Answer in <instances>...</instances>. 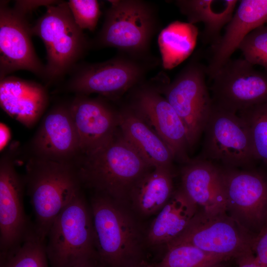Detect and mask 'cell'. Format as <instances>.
I'll use <instances>...</instances> for the list:
<instances>
[{
  "label": "cell",
  "mask_w": 267,
  "mask_h": 267,
  "mask_svg": "<svg viewBox=\"0 0 267 267\" xmlns=\"http://www.w3.org/2000/svg\"><path fill=\"white\" fill-rule=\"evenodd\" d=\"M31 27L46 52L45 86L60 85L91 49L89 39L76 23L67 1L54 2Z\"/></svg>",
  "instance_id": "cell-4"
},
{
  "label": "cell",
  "mask_w": 267,
  "mask_h": 267,
  "mask_svg": "<svg viewBox=\"0 0 267 267\" xmlns=\"http://www.w3.org/2000/svg\"><path fill=\"white\" fill-rule=\"evenodd\" d=\"M238 267H266L263 265L251 250L237 258Z\"/></svg>",
  "instance_id": "cell-32"
},
{
  "label": "cell",
  "mask_w": 267,
  "mask_h": 267,
  "mask_svg": "<svg viewBox=\"0 0 267 267\" xmlns=\"http://www.w3.org/2000/svg\"><path fill=\"white\" fill-rule=\"evenodd\" d=\"M194 55L170 81L164 74L152 79L185 127L189 150L198 142L211 115L213 102L206 78V65Z\"/></svg>",
  "instance_id": "cell-7"
},
{
  "label": "cell",
  "mask_w": 267,
  "mask_h": 267,
  "mask_svg": "<svg viewBox=\"0 0 267 267\" xmlns=\"http://www.w3.org/2000/svg\"><path fill=\"white\" fill-rule=\"evenodd\" d=\"M267 22V0H242L223 34L211 45L206 65L207 77L211 79L229 59L246 37Z\"/></svg>",
  "instance_id": "cell-18"
},
{
  "label": "cell",
  "mask_w": 267,
  "mask_h": 267,
  "mask_svg": "<svg viewBox=\"0 0 267 267\" xmlns=\"http://www.w3.org/2000/svg\"><path fill=\"white\" fill-rule=\"evenodd\" d=\"M83 186L124 205L134 183L153 168L124 137L119 128L106 142L80 155L75 163Z\"/></svg>",
  "instance_id": "cell-1"
},
{
  "label": "cell",
  "mask_w": 267,
  "mask_h": 267,
  "mask_svg": "<svg viewBox=\"0 0 267 267\" xmlns=\"http://www.w3.org/2000/svg\"><path fill=\"white\" fill-rule=\"evenodd\" d=\"M236 0H178L175 3L181 13L192 24L201 22L204 29L203 42L215 43L222 29L232 18L238 2Z\"/></svg>",
  "instance_id": "cell-23"
},
{
  "label": "cell",
  "mask_w": 267,
  "mask_h": 267,
  "mask_svg": "<svg viewBox=\"0 0 267 267\" xmlns=\"http://www.w3.org/2000/svg\"><path fill=\"white\" fill-rule=\"evenodd\" d=\"M70 101L56 103L44 116L28 145L29 157L75 164L81 152Z\"/></svg>",
  "instance_id": "cell-15"
},
{
  "label": "cell",
  "mask_w": 267,
  "mask_h": 267,
  "mask_svg": "<svg viewBox=\"0 0 267 267\" xmlns=\"http://www.w3.org/2000/svg\"><path fill=\"white\" fill-rule=\"evenodd\" d=\"M180 189L202 211L211 215L227 212V201L220 167L198 157L184 164Z\"/></svg>",
  "instance_id": "cell-19"
},
{
  "label": "cell",
  "mask_w": 267,
  "mask_h": 267,
  "mask_svg": "<svg viewBox=\"0 0 267 267\" xmlns=\"http://www.w3.org/2000/svg\"><path fill=\"white\" fill-rule=\"evenodd\" d=\"M90 208L97 259L102 267H129L141 262V235L123 205L94 193Z\"/></svg>",
  "instance_id": "cell-5"
},
{
  "label": "cell",
  "mask_w": 267,
  "mask_h": 267,
  "mask_svg": "<svg viewBox=\"0 0 267 267\" xmlns=\"http://www.w3.org/2000/svg\"><path fill=\"white\" fill-rule=\"evenodd\" d=\"M237 114L249 128L256 160H261L267 166V102L252 106Z\"/></svg>",
  "instance_id": "cell-28"
},
{
  "label": "cell",
  "mask_w": 267,
  "mask_h": 267,
  "mask_svg": "<svg viewBox=\"0 0 267 267\" xmlns=\"http://www.w3.org/2000/svg\"><path fill=\"white\" fill-rule=\"evenodd\" d=\"M45 242L32 225L23 241L13 250L1 255L2 267H49Z\"/></svg>",
  "instance_id": "cell-27"
},
{
  "label": "cell",
  "mask_w": 267,
  "mask_h": 267,
  "mask_svg": "<svg viewBox=\"0 0 267 267\" xmlns=\"http://www.w3.org/2000/svg\"><path fill=\"white\" fill-rule=\"evenodd\" d=\"M106 9L102 26L92 39L91 49L113 47L118 52L146 60L154 36L160 29L157 9L142 0H113Z\"/></svg>",
  "instance_id": "cell-3"
},
{
  "label": "cell",
  "mask_w": 267,
  "mask_h": 267,
  "mask_svg": "<svg viewBox=\"0 0 267 267\" xmlns=\"http://www.w3.org/2000/svg\"></svg>",
  "instance_id": "cell-36"
},
{
  "label": "cell",
  "mask_w": 267,
  "mask_h": 267,
  "mask_svg": "<svg viewBox=\"0 0 267 267\" xmlns=\"http://www.w3.org/2000/svg\"><path fill=\"white\" fill-rule=\"evenodd\" d=\"M198 30L194 24L174 21L163 29L158 43L164 68L171 69L182 62L192 52Z\"/></svg>",
  "instance_id": "cell-25"
},
{
  "label": "cell",
  "mask_w": 267,
  "mask_h": 267,
  "mask_svg": "<svg viewBox=\"0 0 267 267\" xmlns=\"http://www.w3.org/2000/svg\"><path fill=\"white\" fill-rule=\"evenodd\" d=\"M220 168L227 211L249 231L260 229L267 214V179L254 171Z\"/></svg>",
  "instance_id": "cell-16"
},
{
  "label": "cell",
  "mask_w": 267,
  "mask_h": 267,
  "mask_svg": "<svg viewBox=\"0 0 267 267\" xmlns=\"http://www.w3.org/2000/svg\"><path fill=\"white\" fill-rule=\"evenodd\" d=\"M0 80L20 70L35 74L45 83V65L35 51L32 26L27 15L30 11L21 0L10 6L7 0L0 1Z\"/></svg>",
  "instance_id": "cell-11"
},
{
  "label": "cell",
  "mask_w": 267,
  "mask_h": 267,
  "mask_svg": "<svg viewBox=\"0 0 267 267\" xmlns=\"http://www.w3.org/2000/svg\"><path fill=\"white\" fill-rule=\"evenodd\" d=\"M74 19L83 30L93 31L101 15L99 4L96 0H70L67 1Z\"/></svg>",
  "instance_id": "cell-30"
},
{
  "label": "cell",
  "mask_w": 267,
  "mask_h": 267,
  "mask_svg": "<svg viewBox=\"0 0 267 267\" xmlns=\"http://www.w3.org/2000/svg\"><path fill=\"white\" fill-rule=\"evenodd\" d=\"M173 178V171L152 168L133 185L127 202L142 216H148L159 212L174 192Z\"/></svg>",
  "instance_id": "cell-24"
},
{
  "label": "cell",
  "mask_w": 267,
  "mask_h": 267,
  "mask_svg": "<svg viewBox=\"0 0 267 267\" xmlns=\"http://www.w3.org/2000/svg\"><path fill=\"white\" fill-rule=\"evenodd\" d=\"M11 133L9 128L3 123L0 124V150L3 151L9 142Z\"/></svg>",
  "instance_id": "cell-33"
},
{
  "label": "cell",
  "mask_w": 267,
  "mask_h": 267,
  "mask_svg": "<svg viewBox=\"0 0 267 267\" xmlns=\"http://www.w3.org/2000/svg\"><path fill=\"white\" fill-rule=\"evenodd\" d=\"M129 267H151L144 262L141 261Z\"/></svg>",
  "instance_id": "cell-35"
},
{
  "label": "cell",
  "mask_w": 267,
  "mask_h": 267,
  "mask_svg": "<svg viewBox=\"0 0 267 267\" xmlns=\"http://www.w3.org/2000/svg\"><path fill=\"white\" fill-rule=\"evenodd\" d=\"M197 209L181 189L174 191L152 222L147 234L148 242L152 246L170 243L186 228Z\"/></svg>",
  "instance_id": "cell-22"
},
{
  "label": "cell",
  "mask_w": 267,
  "mask_h": 267,
  "mask_svg": "<svg viewBox=\"0 0 267 267\" xmlns=\"http://www.w3.org/2000/svg\"><path fill=\"white\" fill-rule=\"evenodd\" d=\"M72 267H101L97 258L81 262Z\"/></svg>",
  "instance_id": "cell-34"
},
{
  "label": "cell",
  "mask_w": 267,
  "mask_h": 267,
  "mask_svg": "<svg viewBox=\"0 0 267 267\" xmlns=\"http://www.w3.org/2000/svg\"><path fill=\"white\" fill-rule=\"evenodd\" d=\"M255 236L226 213L211 215L202 210L167 245L188 243L212 254L237 259L253 250Z\"/></svg>",
  "instance_id": "cell-10"
},
{
  "label": "cell",
  "mask_w": 267,
  "mask_h": 267,
  "mask_svg": "<svg viewBox=\"0 0 267 267\" xmlns=\"http://www.w3.org/2000/svg\"><path fill=\"white\" fill-rule=\"evenodd\" d=\"M211 80L213 105L220 109L238 114L267 102V72L244 58L229 59Z\"/></svg>",
  "instance_id": "cell-12"
},
{
  "label": "cell",
  "mask_w": 267,
  "mask_h": 267,
  "mask_svg": "<svg viewBox=\"0 0 267 267\" xmlns=\"http://www.w3.org/2000/svg\"><path fill=\"white\" fill-rule=\"evenodd\" d=\"M203 134L199 158L236 169L248 167L256 160L249 128L237 114L213 105Z\"/></svg>",
  "instance_id": "cell-9"
},
{
  "label": "cell",
  "mask_w": 267,
  "mask_h": 267,
  "mask_svg": "<svg viewBox=\"0 0 267 267\" xmlns=\"http://www.w3.org/2000/svg\"><path fill=\"white\" fill-rule=\"evenodd\" d=\"M239 49L244 59L254 66H262L267 72V26L264 25L250 32Z\"/></svg>",
  "instance_id": "cell-29"
},
{
  "label": "cell",
  "mask_w": 267,
  "mask_h": 267,
  "mask_svg": "<svg viewBox=\"0 0 267 267\" xmlns=\"http://www.w3.org/2000/svg\"><path fill=\"white\" fill-rule=\"evenodd\" d=\"M35 216L33 225L45 242L54 220L83 187L74 163L29 157L24 177Z\"/></svg>",
  "instance_id": "cell-2"
},
{
  "label": "cell",
  "mask_w": 267,
  "mask_h": 267,
  "mask_svg": "<svg viewBox=\"0 0 267 267\" xmlns=\"http://www.w3.org/2000/svg\"><path fill=\"white\" fill-rule=\"evenodd\" d=\"M45 247L51 267H72L97 258L90 208L82 190L54 220Z\"/></svg>",
  "instance_id": "cell-8"
},
{
  "label": "cell",
  "mask_w": 267,
  "mask_h": 267,
  "mask_svg": "<svg viewBox=\"0 0 267 267\" xmlns=\"http://www.w3.org/2000/svg\"><path fill=\"white\" fill-rule=\"evenodd\" d=\"M99 96L76 94L70 101L71 114L78 134L80 155L109 140L119 129V110Z\"/></svg>",
  "instance_id": "cell-17"
},
{
  "label": "cell",
  "mask_w": 267,
  "mask_h": 267,
  "mask_svg": "<svg viewBox=\"0 0 267 267\" xmlns=\"http://www.w3.org/2000/svg\"><path fill=\"white\" fill-rule=\"evenodd\" d=\"M18 145L13 143L0 159V248L1 255L17 248L31 228L25 212L24 177L17 172Z\"/></svg>",
  "instance_id": "cell-13"
},
{
  "label": "cell",
  "mask_w": 267,
  "mask_h": 267,
  "mask_svg": "<svg viewBox=\"0 0 267 267\" xmlns=\"http://www.w3.org/2000/svg\"><path fill=\"white\" fill-rule=\"evenodd\" d=\"M167 251L155 267H220L229 260L203 251L190 244L167 245Z\"/></svg>",
  "instance_id": "cell-26"
},
{
  "label": "cell",
  "mask_w": 267,
  "mask_h": 267,
  "mask_svg": "<svg viewBox=\"0 0 267 267\" xmlns=\"http://www.w3.org/2000/svg\"><path fill=\"white\" fill-rule=\"evenodd\" d=\"M119 128L150 167L173 171L175 158L169 147L129 104L119 110Z\"/></svg>",
  "instance_id": "cell-21"
},
{
  "label": "cell",
  "mask_w": 267,
  "mask_h": 267,
  "mask_svg": "<svg viewBox=\"0 0 267 267\" xmlns=\"http://www.w3.org/2000/svg\"><path fill=\"white\" fill-rule=\"evenodd\" d=\"M252 250L259 261L267 267V214L258 234L255 236Z\"/></svg>",
  "instance_id": "cell-31"
},
{
  "label": "cell",
  "mask_w": 267,
  "mask_h": 267,
  "mask_svg": "<svg viewBox=\"0 0 267 267\" xmlns=\"http://www.w3.org/2000/svg\"><path fill=\"white\" fill-rule=\"evenodd\" d=\"M48 100L45 85L12 76L0 80L1 107L27 127L32 126L39 119Z\"/></svg>",
  "instance_id": "cell-20"
},
{
  "label": "cell",
  "mask_w": 267,
  "mask_h": 267,
  "mask_svg": "<svg viewBox=\"0 0 267 267\" xmlns=\"http://www.w3.org/2000/svg\"><path fill=\"white\" fill-rule=\"evenodd\" d=\"M129 104L163 140L175 160L186 164L191 159L187 133L175 109L156 89L152 80L145 81L130 90Z\"/></svg>",
  "instance_id": "cell-14"
},
{
  "label": "cell",
  "mask_w": 267,
  "mask_h": 267,
  "mask_svg": "<svg viewBox=\"0 0 267 267\" xmlns=\"http://www.w3.org/2000/svg\"><path fill=\"white\" fill-rule=\"evenodd\" d=\"M158 61L138 58L118 52L106 61L79 62L58 88L59 91L89 96L96 93L108 99H117L145 81Z\"/></svg>",
  "instance_id": "cell-6"
}]
</instances>
